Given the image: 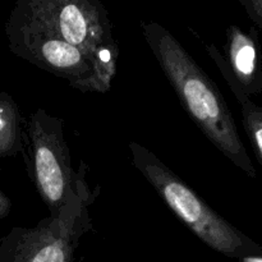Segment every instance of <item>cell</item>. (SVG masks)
Segmentation results:
<instances>
[{
  "mask_svg": "<svg viewBox=\"0 0 262 262\" xmlns=\"http://www.w3.org/2000/svg\"><path fill=\"white\" fill-rule=\"evenodd\" d=\"M146 41L192 122L207 140L251 178L256 169L219 87L188 51L158 25L143 27Z\"/></svg>",
  "mask_w": 262,
  "mask_h": 262,
  "instance_id": "cell-1",
  "label": "cell"
},
{
  "mask_svg": "<svg viewBox=\"0 0 262 262\" xmlns=\"http://www.w3.org/2000/svg\"><path fill=\"white\" fill-rule=\"evenodd\" d=\"M132 165L165 202L173 214L211 250L232 258L262 255V247L212 207L183 179L179 178L152 151L138 142H129Z\"/></svg>",
  "mask_w": 262,
  "mask_h": 262,
  "instance_id": "cell-2",
  "label": "cell"
},
{
  "mask_svg": "<svg viewBox=\"0 0 262 262\" xmlns=\"http://www.w3.org/2000/svg\"><path fill=\"white\" fill-rule=\"evenodd\" d=\"M86 164L77 170L76 188L55 215L33 228L14 227L0 239V262H73L81 239L92 229L90 207L100 192L87 182Z\"/></svg>",
  "mask_w": 262,
  "mask_h": 262,
  "instance_id": "cell-3",
  "label": "cell"
},
{
  "mask_svg": "<svg viewBox=\"0 0 262 262\" xmlns=\"http://www.w3.org/2000/svg\"><path fill=\"white\" fill-rule=\"evenodd\" d=\"M9 23L22 26L76 46L86 53L102 78L112 84L119 49L101 10L86 0H37L15 10Z\"/></svg>",
  "mask_w": 262,
  "mask_h": 262,
  "instance_id": "cell-4",
  "label": "cell"
},
{
  "mask_svg": "<svg viewBox=\"0 0 262 262\" xmlns=\"http://www.w3.org/2000/svg\"><path fill=\"white\" fill-rule=\"evenodd\" d=\"M27 141L28 151L23 154L28 176L50 215H55L74 192L77 179L63 119L36 109L28 119Z\"/></svg>",
  "mask_w": 262,
  "mask_h": 262,
  "instance_id": "cell-5",
  "label": "cell"
},
{
  "mask_svg": "<svg viewBox=\"0 0 262 262\" xmlns=\"http://www.w3.org/2000/svg\"><path fill=\"white\" fill-rule=\"evenodd\" d=\"M7 36L14 55L66 79L78 91L105 94L112 87L92 59L66 41L13 23L7 25Z\"/></svg>",
  "mask_w": 262,
  "mask_h": 262,
  "instance_id": "cell-6",
  "label": "cell"
},
{
  "mask_svg": "<svg viewBox=\"0 0 262 262\" xmlns=\"http://www.w3.org/2000/svg\"><path fill=\"white\" fill-rule=\"evenodd\" d=\"M230 90H241L247 96L262 94V49L255 30L248 32L232 27L227 32L225 55L214 45L206 46Z\"/></svg>",
  "mask_w": 262,
  "mask_h": 262,
  "instance_id": "cell-7",
  "label": "cell"
},
{
  "mask_svg": "<svg viewBox=\"0 0 262 262\" xmlns=\"http://www.w3.org/2000/svg\"><path fill=\"white\" fill-rule=\"evenodd\" d=\"M25 152L23 118L15 100L0 91V158H13Z\"/></svg>",
  "mask_w": 262,
  "mask_h": 262,
  "instance_id": "cell-8",
  "label": "cell"
},
{
  "mask_svg": "<svg viewBox=\"0 0 262 262\" xmlns=\"http://www.w3.org/2000/svg\"><path fill=\"white\" fill-rule=\"evenodd\" d=\"M241 105L242 122L258 163L262 165V107L243 92L234 95Z\"/></svg>",
  "mask_w": 262,
  "mask_h": 262,
  "instance_id": "cell-9",
  "label": "cell"
},
{
  "mask_svg": "<svg viewBox=\"0 0 262 262\" xmlns=\"http://www.w3.org/2000/svg\"><path fill=\"white\" fill-rule=\"evenodd\" d=\"M12 210V200L3 191H0V220L7 217Z\"/></svg>",
  "mask_w": 262,
  "mask_h": 262,
  "instance_id": "cell-10",
  "label": "cell"
},
{
  "mask_svg": "<svg viewBox=\"0 0 262 262\" xmlns=\"http://www.w3.org/2000/svg\"><path fill=\"white\" fill-rule=\"evenodd\" d=\"M241 262H262V255L257 256H246V257L239 258Z\"/></svg>",
  "mask_w": 262,
  "mask_h": 262,
  "instance_id": "cell-11",
  "label": "cell"
}]
</instances>
